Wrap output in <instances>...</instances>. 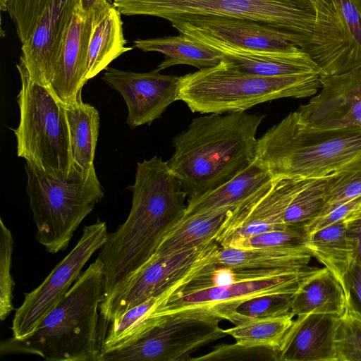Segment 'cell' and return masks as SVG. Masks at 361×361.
<instances>
[{
    "label": "cell",
    "instance_id": "6da1fadb",
    "mask_svg": "<svg viewBox=\"0 0 361 361\" xmlns=\"http://www.w3.org/2000/svg\"><path fill=\"white\" fill-rule=\"evenodd\" d=\"M129 188L133 200L128 216L109 233L98 255L104 267V295L151 259L187 208L181 182L160 157L137 163L135 183Z\"/></svg>",
    "mask_w": 361,
    "mask_h": 361
},
{
    "label": "cell",
    "instance_id": "7a4b0ae2",
    "mask_svg": "<svg viewBox=\"0 0 361 361\" xmlns=\"http://www.w3.org/2000/svg\"><path fill=\"white\" fill-rule=\"evenodd\" d=\"M264 115L245 111L212 114L194 118L173 140L168 161L187 200L226 183L255 159L256 134Z\"/></svg>",
    "mask_w": 361,
    "mask_h": 361
},
{
    "label": "cell",
    "instance_id": "3957f363",
    "mask_svg": "<svg viewBox=\"0 0 361 361\" xmlns=\"http://www.w3.org/2000/svg\"><path fill=\"white\" fill-rule=\"evenodd\" d=\"M104 281V264L97 257L32 333L1 342V355L27 353L49 361H99L106 333L99 313Z\"/></svg>",
    "mask_w": 361,
    "mask_h": 361
},
{
    "label": "cell",
    "instance_id": "277c9868",
    "mask_svg": "<svg viewBox=\"0 0 361 361\" xmlns=\"http://www.w3.org/2000/svg\"><path fill=\"white\" fill-rule=\"evenodd\" d=\"M360 159L361 127H314L296 111L257 139L255 154L273 179L325 178Z\"/></svg>",
    "mask_w": 361,
    "mask_h": 361
},
{
    "label": "cell",
    "instance_id": "5b68a950",
    "mask_svg": "<svg viewBox=\"0 0 361 361\" xmlns=\"http://www.w3.org/2000/svg\"><path fill=\"white\" fill-rule=\"evenodd\" d=\"M320 88L319 75L264 77L238 72L221 62L179 78L178 100L192 112L245 111L261 103L282 98H305Z\"/></svg>",
    "mask_w": 361,
    "mask_h": 361
},
{
    "label": "cell",
    "instance_id": "8992f818",
    "mask_svg": "<svg viewBox=\"0 0 361 361\" xmlns=\"http://www.w3.org/2000/svg\"><path fill=\"white\" fill-rule=\"evenodd\" d=\"M125 16H151L171 23L197 17L227 16L259 23L303 49L312 35V0H113Z\"/></svg>",
    "mask_w": 361,
    "mask_h": 361
},
{
    "label": "cell",
    "instance_id": "52a82bcc",
    "mask_svg": "<svg viewBox=\"0 0 361 361\" xmlns=\"http://www.w3.org/2000/svg\"><path fill=\"white\" fill-rule=\"evenodd\" d=\"M25 169L36 239L48 252L63 251L82 220L104 197L94 167L88 174L73 169L66 178L54 177L29 161Z\"/></svg>",
    "mask_w": 361,
    "mask_h": 361
},
{
    "label": "cell",
    "instance_id": "ba28073f",
    "mask_svg": "<svg viewBox=\"0 0 361 361\" xmlns=\"http://www.w3.org/2000/svg\"><path fill=\"white\" fill-rule=\"evenodd\" d=\"M20 121L13 129L17 154L56 178H68L73 163L66 111L49 88L34 81L20 57Z\"/></svg>",
    "mask_w": 361,
    "mask_h": 361
},
{
    "label": "cell",
    "instance_id": "9c48e42d",
    "mask_svg": "<svg viewBox=\"0 0 361 361\" xmlns=\"http://www.w3.org/2000/svg\"><path fill=\"white\" fill-rule=\"evenodd\" d=\"M153 324L133 340L102 352L99 361H190L192 353L227 336L224 320L208 305L161 310Z\"/></svg>",
    "mask_w": 361,
    "mask_h": 361
},
{
    "label": "cell",
    "instance_id": "30bf717a",
    "mask_svg": "<svg viewBox=\"0 0 361 361\" xmlns=\"http://www.w3.org/2000/svg\"><path fill=\"white\" fill-rule=\"evenodd\" d=\"M221 245L212 240L200 247L159 255L151 259L104 296L99 305L102 323L114 319L150 298L160 295L216 259Z\"/></svg>",
    "mask_w": 361,
    "mask_h": 361
},
{
    "label": "cell",
    "instance_id": "8fae6325",
    "mask_svg": "<svg viewBox=\"0 0 361 361\" xmlns=\"http://www.w3.org/2000/svg\"><path fill=\"white\" fill-rule=\"evenodd\" d=\"M108 234L106 222L99 219L82 228V235L72 250L39 286L25 293L13 319V338L22 339L35 330L68 293L92 255L104 245Z\"/></svg>",
    "mask_w": 361,
    "mask_h": 361
},
{
    "label": "cell",
    "instance_id": "7c38bea8",
    "mask_svg": "<svg viewBox=\"0 0 361 361\" xmlns=\"http://www.w3.org/2000/svg\"><path fill=\"white\" fill-rule=\"evenodd\" d=\"M309 180L274 179L250 199L228 212L216 242L222 247H227L239 239L286 227V210Z\"/></svg>",
    "mask_w": 361,
    "mask_h": 361
},
{
    "label": "cell",
    "instance_id": "4fadbf2b",
    "mask_svg": "<svg viewBox=\"0 0 361 361\" xmlns=\"http://www.w3.org/2000/svg\"><path fill=\"white\" fill-rule=\"evenodd\" d=\"M102 80L120 93L128 111L127 124L134 128L150 124L178 100L180 77L162 75L157 68L135 73L107 67Z\"/></svg>",
    "mask_w": 361,
    "mask_h": 361
},
{
    "label": "cell",
    "instance_id": "5bb4252c",
    "mask_svg": "<svg viewBox=\"0 0 361 361\" xmlns=\"http://www.w3.org/2000/svg\"><path fill=\"white\" fill-rule=\"evenodd\" d=\"M320 92L296 111L308 126L361 127V66L334 75H320Z\"/></svg>",
    "mask_w": 361,
    "mask_h": 361
},
{
    "label": "cell",
    "instance_id": "9a60e30c",
    "mask_svg": "<svg viewBox=\"0 0 361 361\" xmlns=\"http://www.w3.org/2000/svg\"><path fill=\"white\" fill-rule=\"evenodd\" d=\"M316 13L311 39L302 49L320 75L341 74L361 66V47L330 0H312Z\"/></svg>",
    "mask_w": 361,
    "mask_h": 361
},
{
    "label": "cell",
    "instance_id": "2e32d148",
    "mask_svg": "<svg viewBox=\"0 0 361 361\" xmlns=\"http://www.w3.org/2000/svg\"><path fill=\"white\" fill-rule=\"evenodd\" d=\"M320 269L306 268L279 276L246 280L226 286H213L191 292H174L161 305L162 310L208 305L226 319V314L238 304L255 296L269 293H295L300 284Z\"/></svg>",
    "mask_w": 361,
    "mask_h": 361
},
{
    "label": "cell",
    "instance_id": "e0dca14e",
    "mask_svg": "<svg viewBox=\"0 0 361 361\" xmlns=\"http://www.w3.org/2000/svg\"><path fill=\"white\" fill-rule=\"evenodd\" d=\"M77 3L78 0H50L32 33L22 43L20 57L30 78L47 87Z\"/></svg>",
    "mask_w": 361,
    "mask_h": 361
},
{
    "label": "cell",
    "instance_id": "ac0fdd59",
    "mask_svg": "<svg viewBox=\"0 0 361 361\" xmlns=\"http://www.w3.org/2000/svg\"><path fill=\"white\" fill-rule=\"evenodd\" d=\"M171 24L180 34L195 42H215L265 51L283 50L295 47L274 30L242 18L197 17Z\"/></svg>",
    "mask_w": 361,
    "mask_h": 361
},
{
    "label": "cell",
    "instance_id": "d6986e66",
    "mask_svg": "<svg viewBox=\"0 0 361 361\" xmlns=\"http://www.w3.org/2000/svg\"><path fill=\"white\" fill-rule=\"evenodd\" d=\"M94 17L95 12L85 14L80 11L77 3L48 86L54 97L63 104H74L82 99Z\"/></svg>",
    "mask_w": 361,
    "mask_h": 361
},
{
    "label": "cell",
    "instance_id": "ffe728a7",
    "mask_svg": "<svg viewBox=\"0 0 361 361\" xmlns=\"http://www.w3.org/2000/svg\"><path fill=\"white\" fill-rule=\"evenodd\" d=\"M195 42V41H194ZM220 51L222 61L238 72L264 77L320 74L310 56L298 47L283 50H255L215 42H197Z\"/></svg>",
    "mask_w": 361,
    "mask_h": 361
},
{
    "label": "cell",
    "instance_id": "44dd1931",
    "mask_svg": "<svg viewBox=\"0 0 361 361\" xmlns=\"http://www.w3.org/2000/svg\"><path fill=\"white\" fill-rule=\"evenodd\" d=\"M339 317L298 316L282 340L278 361H336L334 338Z\"/></svg>",
    "mask_w": 361,
    "mask_h": 361
},
{
    "label": "cell",
    "instance_id": "7402d4cb",
    "mask_svg": "<svg viewBox=\"0 0 361 361\" xmlns=\"http://www.w3.org/2000/svg\"><path fill=\"white\" fill-rule=\"evenodd\" d=\"M273 180L265 166L255 159L226 183L197 198L187 200L183 216L222 209H233L250 199Z\"/></svg>",
    "mask_w": 361,
    "mask_h": 361
},
{
    "label": "cell",
    "instance_id": "603a6c76",
    "mask_svg": "<svg viewBox=\"0 0 361 361\" xmlns=\"http://www.w3.org/2000/svg\"><path fill=\"white\" fill-rule=\"evenodd\" d=\"M121 15L113 4L103 11H95L88 47L86 82L106 69L112 61L133 49L125 46L127 41Z\"/></svg>",
    "mask_w": 361,
    "mask_h": 361
},
{
    "label": "cell",
    "instance_id": "cb8c5ba5",
    "mask_svg": "<svg viewBox=\"0 0 361 361\" xmlns=\"http://www.w3.org/2000/svg\"><path fill=\"white\" fill-rule=\"evenodd\" d=\"M291 312L294 316L307 314L343 316L346 312L343 288L326 267L307 278L294 293Z\"/></svg>",
    "mask_w": 361,
    "mask_h": 361
},
{
    "label": "cell",
    "instance_id": "d4e9b609",
    "mask_svg": "<svg viewBox=\"0 0 361 361\" xmlns=\"http://www.w3.org/2000/svg\"><path fill=\"white\" fill-rule=\"evenodd\" d=\"M313 255L308 248L222 247L216 262L236 269L296 271L307 267Z\"/></svg>",
    "mask_w": 361,
    "mask_h": 361
},
{
    "label": "cell",
    "instance_id": "484cf974",
    "mask_svg": "<svg viewBox=\"0 0 361 361\" xmlns=\"http://www.w3.org/2000/svg\"><path fill=\"white\" fill-rule=\"evenodd\" d=\"M314 257L322 263L342 285L343 277L356 259L355 245L339 221L309 234L307 244Z\"/></svg>",
    "mask_w": 361,
    "mask_h": 361
},
{
    "label": "cell",
    "instance_id": "4316f807",
    "mask_svg": "<svg viewBox=\"0 0 361 361\" xmlns=\"http://www.w3.org/2000/svg\"><path fill=\"white\" fill-rule=\"evenodd\" d=\"M63 106L69 130L73 169L88 174L94 167V158L99 128V112L82 99Z\"/></svg>",
    "mask_w": 361,
    "mask_h": 361
},
{
    "label": "cell",
    "instance_id": "83f0119b",
    "mask_svg": "<svg viewBox=\"0 0 361 361\" xmlns=\"http://www.w3.org/2000/svg\"><path fill=\"white\" fill-rule=\"evenodd\" d=\"M134 47L144 51H157L166 56L157 66L160 71L178 64H186L199 70L218 65L222 54L201 43L194 42L184 35L165 36L134 41Z\"/></svg>",
    "mask_w": 361,
    "mask_h": 361
},
{
    "label": "cell",
    "instance_id": "f1b7e54d",
    "mask_svg": "<svg viewBox=\"0 0 361 361\" xmlns=\"http://www.w3.org/2000/svg\"><path fill=\"white\" fill-rule=\"evenodd\" d=\"M231 210L222 209L183 216L162 240L155 253L173 254L216 240Z\"/></svg>",
    "mask_w": 361,
    "mask_h": 361
},
{
    "label": "cell",
    "instance_id": "f546056e",
    "mask_svg": "<svg viewBox=\"0 0 361 361\" xmlns=\"http://www.w3.org/2000/svg\"><path fill=\"white\" fill-rule=\"evenodd\" d=\"M294 314L259 318L238 317L233 319L234 326L226 329L235 342L250 346H262L278 349L293 322Z\"/></svg>",
    "mask_w": 361,
    "mask_h": 361
},
{
    "label": "cell",
    "instance_id": "4dcf8cb0",
    "mask_svg": "<svg viewBox=\"0 0 361 361\" xmlns=\"http://www.w3.org/2000/svg\"><path fill=\"white\" fill-rule=\"evenodd\" d=\"M326 177L311 178L288 204L284 221L288 225L307 226L322 211L326 202Z\"/></svg>",
    "mask_w": 361,
    "mask_h": 361
},
{
    "label": "cell",
    "instance_id": "1f68e13d",
    "mask_svg": "<svg viewBox=\"0 0 361 361\" xmlns=\"http://www.w3.org/2000/svg\"><path fill=\"white\" fill-rule=\"evenodd\" d=\"M309 233L305 226L287 225L286 227L239 239L227 247L293 248L307 247Z\"/></svg>",
    "mask_w": 361,
    "mask_h": 361
},
{
    "label": "cell",
    "instance_id": "d6a6232c",
    "mask_svg": "<svg viewBox=\"0 0 361 361\" xmlns=\"http://www.w3.org/2000/svg\"><path fill=\"white\" fill-rule=\"evenodd\" d=\"M294 293H269L249 298L235 306L226 316L231 321L238 317H277L290 312Z\"/></svg>",
    "mask_w": 361,
    "mask_h": 361
},
{
    "label": "cell",
    "instance_id": "836d02e7",
    "mask_svg": "<svg viewBox=\"0 0 361 361\" xmlns=\"http://www.w3.org/2000/svg\"><path fill=\"white\" fill-rule=\"evenodd\" d=\"M360 195L361 169H344L327 176L325 205L317 218Z\"/></svg>",
    "mask_w": 361,
    "mask_h": 361
},
{
    "label": "cell",
    "instance_id": "e575fe53",
    "mask_svg": "<svg viewBox=\"0 0 361 361\" xmlns=\"http://www.w3.org/2000/svg\"><path fill=\"white\" fill-rule=\"evenodd\" d=\"M13 238L11 231L0 219V319H6L14 310V281L11 274Z\"/></svg>",
    "mask_w": 361,
    "mask_h": 361
},
{
    "label": "cell",
    "instance_id": "d590c367",
    "mask_svg": "<svg viewBox=\"0 0 361 361\" xmlns=\"http://www.w3.org/2000/svg\"><path fill=\"white\" fill-rule=\"evenodd\" d=\"M278 349L250 346L238 343L216 345L201 357H191L190 361H278Z\"/></svg>",
    "mask_w": 361,
    "mask_h": 361
},
{
    "label": "cell",
    "instance_id": "8d00e7d4",
    "mask_svg": "<svg viewBox=\"0 0 361 361\" xmlns=\"http://www.w3.org/2000/svg\"><path fill=\"white\" fill-rule=\"evenodd\" d=\"M336 361H361V319L345 313L335 332Z\"/></svg>",
    "mask_w": 361,
    "mask_h": 361
},
{
    "label": "cell",
    "instance_id": "74e56055",
    "mask_svg": "<svg viewBox=\"0 0 361 361\" xmlns=\"http://www.w3.org/2000/svg\"><path fill=\"white\" fill-rule=\"evenodd\" d=\"M50 0H9L8 12L13 20L19 39L23 43L32 33Z\"/></svg>",
    "mask_w": 361,
    "mask_h": 361
},
{
    "label": "cell",
    "instance_id": "f35d334b",
    "mask_svg": "<svg viewBox=\"0 0 361 361\" xmlns=\"http://www.w3.org/2000/svg\"><path fill=\"white\" fill-rule=\"evenodd\" d=\"M342 286L346 298L345 313L361 319V264L357 259L345 273Z\"/></svg>",
    "mask_w": 361,
    "mask_h": 361
},
{
    "label": "cell",
    "instance_id": "ab89813d",
    "mask_svg": "<svg viewBox=\"0 0 361 361\" xmlns=\"http://www.w3.org/2000/svg\"><path fill=\"white\" fill-rule=\"evenodd\" d=\"M360 214L361 195L338 205L326 214L315 219L307 226V231L310 234L336 222H348Z\"/></svg>",
    "mask_w": 361,
    "mask_h": 361
},
{
    "label": "cell",
    "instance_id": "60d3db41",
    "mask_svg": "<svg viewBox=\"0 0 361 361\" xmlns=\"http://www.w3.org/2000/svg\"><path fill=\"white\" fill-rule=\"evenodd\" d=\"M361 47V0H330Z\"/></svg>",
    "mask_w": 361,
    "mask_h": 361
},
{
    "label": "cell",
    "instance_id": "b9f144b4",
    "mask_svg": "<svg viewBox=\"0 0 361 361\" xmlns=\"http://www.w3.org/2000/svg\"><path fill=\"white\" fill-rule=\"evenodd\" d=\"M347 230L356 248V259L361 264V214L347 222Z\"/></svg>",
    "mask_w": 361,
    "mask_h": 361
},
{
    "label": "cell",
    "instance_id": "7bdbcfd3",
    "mask_svg": "<svg viewBox=\"0 0 361 361\" xmlns=\"http://www.w3.org/2000/svg\"><path fill=\"white\" fill-rule=\"evenodd\" d=\"M113 0H78V6L85 14L94 13L105 9Z\"/></svg>",
    "mask_w": 361,
    "mask_h": 361
},
{
    "label": "cell",
    "instance_id": "ee69618b",
    "mask_svg": "<svg viewBox=\"0 0 361 361\" xmlns=\"http://www.w3.org/2000/svg\"><path fill=\"white\" fill-rule=\"evenodd\" d=\"M345 169H361V159L353 163L352 164H350V166Z\"/></svg>",
    "mask_w": 361,
    "mask_h": 361
},
{
    "label": "cell",
    "instance_id": "f6af8a7d",
    "mask_svg": "<svg viewBox=\"0 0 361 361\" xmlns=\"http://www.w3.org/2000/svg\"><path fill=\"white\" fill-rule=\"evenodd\" d=\"M9 0H0L1 11H8V3Z\"/></svg>",
    "mask_w": 361,
    "mask_h": 361
}]
</instances>
